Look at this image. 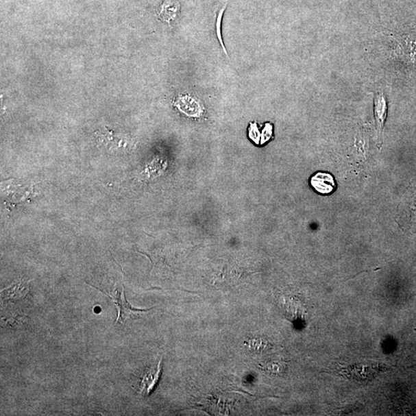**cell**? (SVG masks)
Returning <instances> with one entry per match:
<instances>
[{
    "label": "cell",
    "mask_w": 416,
    "mask_h": 416,
    "mask_svg": "<svg viewBox=\"0 0 416 416\" xmlns=\"http://www.w3.org/2000/svg\"><path fill=\"white\" fill-rule=\"evenodd\" d=\"M106 295L114 301L118 310V315L115 325H117V323H125L127 320L130 319L138 318L142 313L151 311V308L138 309L130 306L126 299L123 287L122 290L115 288L112 291L110 294L106 293Z\"/></svg>",
    "instance_id": "6da1fadb"
},
{
    "label": "cell",
    "mask_w": 416,
    "mask_h": 416,
    "mask_svg": "<svg viewBox=\"0 0 416 416\" xmlns=\"http://www.w3.org/2000/svg\"><path fill=\"white\" fill-rule=\"evenodd\" d=\"M382 371V365L376 363H363L345 366L340 371L341 375L349 378L350 380L357 381H368L374 378Z\"/></svg>",
    "instance_id": "7a4b0ae2"
},
{
    "label": "cell",
    "mask_w": 416,
    "mask_h": 416,
    "mask_svg": "<svg viewBox=\"0 0 416 416\" xmlns=\"http://www.w3.org/2000/svg\"><path fill=\"white\" fill-rule=\"evenodd\" d=\"M161 369H162V364L160 361L156 367L147 369L139 378V382H136L135 389H138V392L142 395H150L159 382L162 372Z\"/></svg>",
    "instance_id": "3957f363"
},
{
    "label": "cell",
    "mask_w": 416,
    "mask_h": 416,
    "mask_svg": "<svg viewBox=\"0 0 416 416\" xmlns=\"http://www.w3.org/2000/svg\"><path fill=\"white\" fill-rule=\"evenodd\" d=\"M374 112L376 122L378 140L380 146L382 145L383 129L384 122H386L388 105L386 97L382 93H377L374 99Z\"/></svg>",
    "instance_id": "277c9868"
},
{
    "label": "cell",
    "mask_w": 416,
    "mask_h": 416,
    "mask_svg": "<svg viewBox=\"0 0 416 416\" xmlns=\"http://www.w3.org/2000/svg\"><path fill=\"white\" fill-rule=\"evenodd\" d=\"M310 183L315 191L321 195L331 194L337 188V182L329 173H316L310 180Z\"/></svg>",
    "instance_id": "5b68a950"
},
{
    "label": "cell",
    "mask_w": 416,
    "mask_h": 416,
    "mask_svg": "<svg viewBox=\"0 0 416 416\" xmlns=\"http://www.w3.org/2000/svg\"><path fill=\"white\" fill-rule=\"evenodd\" d=\"M29 291V282L20 280L12 283L1 291V297L4 301H19L25 299Z\"/></svg>",
    "instance_id": "8992f818"
},
{
    "label": "cell",
    "mask_w": 416,
    "mask_h": 416,
    "mask_svg": "<svg viewBox=\"0 0 416 416\" xmlns=\"http://www.w3.org/2000/svg\"><path fill=\"white\" fill-rule=\"evenodd\" d=\"M180 5L175 0H166L159 12V16L163 21L169 22L175 19L179 11Z\"/></svg>",
    "instance_id": "52a82bcc"
},
{
    "label": "cell",
    "mask_w": 416,
    "mask_h": 416,
    "mask_svg": "<svg viewBox=\"0 0 416 416\" xmlns=\"http://www.w3.org/2000/svg\"><path fill=\"white\" fill-rule=\"evenodd\" d=\"M226 8H227V4L223 6V8L219 10V14H217V21H216V33H217V38H219V40L221 43L223 52H225V53L228 56L226 48H225V45H223V39H222V36H221L222 18H223V12H225Z\"/></svg>",
    "instance_id": "ba28073f"
}]
</instances>
